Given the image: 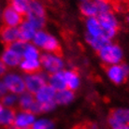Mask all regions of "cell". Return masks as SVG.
I'll list each match as a JSON object with an SVG mask.
<instances>
[{"label":"cell","mask_w":129,"mask_h":129,"mask_svg":"<svg viewBox=\"0 0 129 129\" xmlns=\"http://www.w3.org/2000/svg\"><path fill=\"white\" fill-rule=\"evenodd\" d=\"M86 25H87L88 34L90 36H92V37L103 36V30H102V27L100 25L98 19L94 18V17L88 18Z\"/></svg>","instance_id":"obj_18"},{"label":"cell","mask_w":129,"mask_h":129,"mask_svg":"<svg viewBox=\"0 0 129 129\" xmlns=\"http://www.w3.org/2000/svg\"><path fill=\"white\" fill-rule=\"evenodd\" d=\"M4 84L6 86L7 90H9L14 94H23L25 90V83L24 80L21 78L19 75L10 73L4 78Z\"/></svg>","instance_id":"obj_5"},{"label":"cell","mask_w":129,"mask_h":129,"mask_svg":"<svg viewBox=\"0 0 129 129\" xmlns=\"http://www.w3.org/2000/svg\"><path fill=\"white\" fill-rule=\"evenodd\" d=\"M75 129H88L87 123H83V124H80L75 127Z\"/></svg>","instance_id":"obj_35"},{"label":"cell","mask_w":129,"mask_h":129,"mask_svg":"<svg viewBox=\"0 0 129 129\" xmlns=\"http://www.w3.org/2000/svg\"><path fill=\"white\" fill-rule=\"evenodd\" d=\"M99 57L106 64H116L123 58V52L118 45L110 43L99 51Z\"/></svg>","instance_id":"obj_3"},{"label":"cell","mask_w":129,"mask_h":129,"mask_svg":"<svg viewBox=\"0 0 129 129\" xmlns=\"http://www.w3.org/2000/svg\"><path fill=\"white\" fill-rule=\"evenodd\" d=\"M109 123L111 128L117 124H129V109L113 110L109 117Z\"/></svg>","instance_id":"obj_9"},{"label":"cell","mask_w":129,"mask_h":129,"mask_svg":"<svg viewBox=\"0 0 129 129\" xmlns=\"http://www.w3.org/2000/svg\"><path fill=\"white\" fill-rule=\"evenodd\" d=\"M49 37V34L47 33L43 32V31H39V32H37L34 36V38H33V41L35 43L37 46H39V47H43V45L45 44L46 40L48 39Z\"/></svg>","instance_id":"obj_28"},{"label":"cell","mask_w":129,"mask_h":129,"mask_svg":"<svg viewBox=\"0 0 129 129\" xmlns=\"http://www.w3.org/2000/svg\"><path fill=\"white\" fill-rule=\"evenodd\" d=\"M4 108H3V106H2V104L0 103V112H1V111H2V110H3Z\"/></svg>","instance_id":"obj_37"},{"label":"cell","mask_w":129,"mask_h":129,"mask_svg":"<svg viewBox=\"0 0 129 129\" xmlns=\"http://www.w3.org/2000/svg\"><path fill=\"white\" fill-rule=\"evenodd\" d=\"M56 92L51 85H44L36 93V101L39 103H48L53 101Z\"/></svg>","instance_id":"obj_12"},{"label":"cell","mask_w":129,"mask_h":129,"mask_svg":"<svg viewBox=\"0 0 129 129\" xmlns=\"http://www.w3.org/2000/svg\"><path fill=\"white\" fill-rule=\"evenodd\" d=\"M21 58H22V56L19 53H17L12 49L6 47L3 54L1 56V61L3 62L7 67L14 68L21 63Z\"/></svg>","instance_id":"obj_13"},{"label":"cell","mask_w":129,"mask_h":129,"mask_svg":"<svg viewBox=\"0 0 129 129\" xmlns=\"http://www.w3.org/2000/svg\"><path fill=\"white\" fill-rule=\"evenodd\" d=\"M26 46H27V43L24 41H22V40H17V41L11 43L10 46H8L9 48L12 49L13 51H15L17 53H19L21 56L23 55V52H24V50H25Z\"/></svg>","instance_id":"obj_29"},{"label":"cell","mask_w":129,"mask_h":129,"mask_svg":"<svg viewBox=\"0 0 129 129\" xmlns=\"http://www.w3.org/2000/svg\"><path fill=\"white\" fill-rule=\"evenodd\" d=\"M106 72L114 83L120 84L126 81L129 75V67L126 64H111L108 67Z\"/></svg>","instance_id":"obj_4"},{"label":"cell","mask_w":129,"mask_h":129,"mask_svg":"<svg viewBox=\"0 0 129 129\" xmlns=\"http://www.w3.org/2000/svg\"><path fill=\"white\" fill-rule=\"evenodd\" d=\"M40 62L39 60L24 59L20 63V68L27 74H35L40 70Z\"/></svg>","instance_id":"obj_17"},{"label":"cell","mask_w":129,"mask_h":129,"mask_svg":"<svg viewBox=\"0 0 129 129\" xmlns=\"http://www.w3.org/2000/svg\"><path fill=\"white\" fill-rule=\"evenodd\" d=\"M82 1H87V0H82Z\"/></svg>","instance_id":"obj_38"},{"label":"cell","mask_w":129,"mask_h":129,"mask_svg":"<svg viewBox=\"0 0 129 129\" xmlns=\"http://www.w3.org/2000/svg\"><path fill=\"white\" fill-rule=\"evenodd\" d=\"M24 83L28 93L36 94L39 89L46 85V78L43 74L39 73L28 74L24 78Z\"/></svg>","instance_id":"obj_7"},{"label":"cell","mask_w":129,"mask_h":129,"mask_svg":"<svg viewBox=\"0 0 129 129\" xmlns=\"http://www.w3.org/2000/svg\"><path fill=\"white\" fill-rule=\"evenodd\" d=\"M112 129H129V124H117Z\"/></svg>","instance_id":"obj_33"},{"label":"cell","mask_w":129,"mask_h":129,"mask_svg":"<svg viewBox=\"0 0 129 129\" xmlns=\"http://www.w3.org/2000/svg\"><path fill=\"white\" fill-rule=\"evenodd\" d=\"M0 38L1 41L8 47L11 43L19 40V29L16 27L3 25L0 28Z\"/></svg>","instance_id":"obj_10"},{"label":"cell","mask_w":129,"mask_h":129,"mask_svg":"<svg viewBox=\"0 0 129 129\" xmlns=\"http://www.w3.org/2000/svg\"><path fill=\"white\" fill-rule=\"evenodd\" d=\"M98 21L102 27L103 36L105 38L110 39L116 35L118 30V23L111 11L100 13L98 15Z\"/></svg>","instance_id":"obj_2"},{"label":"cell","mask_w":129,"mask_h":129,"mask_svg":"<svg viewBox=\"0 0 129 129\" xmlns=\"http://www.w3.org/2000/svg\"><path fill=\"white\" fill-rule=\"evenodd\" d=\"M74 98V94L72 93L71 90H64L58 91V93H56L54 97V101L56 104H60V105H67V104L70 103L71 101Z\"/></svg>","instance_id":"obj_23"},{"label":"cell","mask_w":129,"mask_h":129,"mask_svg":"<svg viewBox=\"0 0 129 129\" xmlns=\"http://www.w3.org/2000/svg\"><path fill=\"white\" fill-rule=\"evenodd\" d=\"M80 10L84 16H87L89 18L98 14V10H97V7L94 2V0L93 1L92 0L82 1V3L81 4V7H80Z\"/></svg>","instance_id":"obj_20"},{"label":"cell","mask_w":129,"mask_h":129,"mask_svg":"<svg viewBox=\"0 0 129 129\" xmlns=\"http://www.w3.org/2000/svg\"><path fill=\"white\" fill-rule=\"evenodd\" d=\"M23 57L25 59H30V60H38L39 57V51L34 47L33 45H28L26 46L24 52H23Z\"/></svg>","instance_id":"obj_27"},{"label":"cell","mask_w":129,"mask_h":129,"mask_svg":"<svg viewBox=\"0 0 129 129\" xmlns=\"http://www.w3.org/2000/svg\"><path fill=\"white\" fill-rule=\"evenodd\" d=\"M42 48L48 52H53L54 54L58 55V56H62V49L60 47L59 42L57 41V39L51 35H49L48 39Z\"/></svg>","instance_id":"obj_21"},{"label":"cell","mask_w":129,"mask_h":129,"mask_svg":"<svg viewBox=\"0 0 129 129\" xmlns=\"http://www.w3.org/2000/svg\"><path fill=\"white\" fill-rule=\"evenodd\" d=\"M40 63L46 70L52 74L61 71L62 68H64V62L61 59V56L56 54H43L40 58Z\"/></svg>","instance_id":"obj_6"},{"label":"cell","mask_w":129,"mask_h":129,"mask_svg":"<svg viewBox=\"0 0 129 129\" xmlns=\"http://www.w3.org/2000/svg\"><path fill=\"white\" fill-rule=\"evenodd\" d=\"M64 80H66V83H67V87L69 90H75L79 87L80 85V79L78 76L77 72L73 70L64 71Z\"/></svg>","instance_id":"obj_22"},{"label":"cell","mask_w":129,"mask_h":129,"mask_svg":"<svg viewBox=\"0 0 129 129\" xmlns=\"http://www.w3.org/2000/svg\"><path fill=\"white\" fill-rule=\"evenodd\" d=\"M29 2L30 0H10L9 6L12 8L14 10H16L21 15H24L26 14Z\"/></svg>","instance_id":"obj_25"},{"label":"cell","mask_w":129,"mask_h":129,"mask_svg":"<svg viewBox=\"0 0 129 129\" xmlns=\"http://www.w3.org/2000/svg\"><path fill=\"white\" fill-rule=\"evenodd\" d=\"M114 1L119 4H123V5L127 6L129 8V0H114Z\"/></svg>","instance_id":"obj_34"},{"label":"cell","mask_w":129,"mask_h":129,"mask_svg":"<svg viewBox=\"0 0 129 129\" xmlns=\"http://www.w3.org/2000/svg\"><path fill=\"white\" fill-rule=\"evenodd\" d=\"M35 121L36 118L34 113L22 110L21 112L16 114L13 122V125L20 128H30L33 123H35Z\"/></svg>","instance_id":"obj_11"},{"label":"cell","mask_w":129,"mask_h":129,"mask_svg":"<svg viewBox=\"0 0 129 129\" xmlns=\"http://www.w3.org/2000/svg\"><path fill=\"white\" fill-rule=\"evenodd\" d=\"M17 100H18V98H17L16 94H5L3 97H1V104L4 105L6 108H11L17 102Z\"/></svg>","instance_id":"obj_30"},{"label":"cell","mask_w":129,"mask_h":129,"mask_svg":"<svg viewBox=\"0 0 129 129\" xmlns=\"http://www.w3.org/2000/svg\"><path fill=\"white\" fill-rule=\"evenodd\" d=\"M35 98L34 95L30 93H24L21 95L19 99V107L20 109L23 111H30L31 107L33 106V104L35 103Z\"/></svg>","instance_id":"obj_24"},{"label":"cell","mask_w":129,"mask_h":129,"mask_svg":"<svg viewBox=\"0 0 129 129\" xmlns=\"http://www.w3.org/2000/svg\"><path fill=\"white\" fill-rule=\"evenodd\" d=\"M49 82H50V85L55 91H62L67 88V83H66V80H64V72H61V71L56 72V73H52L50 76Z\"/></svg>","instance_id":"obj_16"},{"label":"cell","mask_w":129,"mask_h":129,"mask_svg":"<svg viewBox=\"0 0 129 129\" xmlns=\"http://www.w3.org/2000/svg\"><path fill=\"white\" fill-rule=\"evenodd\" d=\"M16 116V112L12 108H5L0 112V126L9 128L13 125V122Z\"/></svg>","instance_id":"obj_15"},{"label":"cell","mask_w":129,"mask_h":129,"mask_svg":"<svg viewBox=\"0 0 129 129\" xmlns=\"http://www.w3.org/2000/svg\"><path fill=\"white\" fill-rule=\"evenodd\" d=\"M36 33L37 32L35 26L32 23H30L28 21L23 22L19 28V39L22 41L27 42L34 38Z\"/></svg>","instance_id":"obj_14"},{"label":"cell","mask_w":129,"mask_h":129,"mask_svg":"<svg viewBox=\"0 0 129 129\" xmlns=\"http://www.w3.org/2000/svg\"><path fill=\"white\" fill-rule=\"evenodd\" d=\"M8 129H30V128H20V127H16V126H14V125H11Z\"/></svg>","instance_id":"obj_36"},{"label":"cell","mask_w":129,"mask_h":129,"mask_svg":"<svg viewBox=\"0 0 129 129\" xmlns=\"http://www.w3.org/2000/svg\"><path fill=\"white\" fill-rule=\"evenodd\" d=\"M86 40L88 43L90 44L94 50H96L99 52L100 50H102L104 47L110 44V39L105 38L104 36H100V37H92L89 34L86 37Z\"/></svg>","instance_id":"obj_19"},{"label":"cell","mask_w":129,"mask_h":129,"mask_svg":"<svg viewBox=\"0 0 129 129\" xmlns=\"http://www.w3.org/2000/svg\"><path fill=\"white\" fill-rule=\"evenodd\" d=\"M7 88L5 86V84H4L3 81H0V97H3L7 93Z\"/></svg>","instance_id":"obj_31"},{"label":"cell","mask_w":129,"mask_h":129,"mask_svg":"<svg viewBox=\"0 0 129 129\" xmlns=\"http://www.w3.org/2000/svg\"><path fill=\"white\" fill-rule=\"evenodd\" d=\"M2 20H3L4 25L16 27L23 22V17L14 10L10 6L7 7L2 12Z\"/></svg>","instance_id":"obj_8"},{"label":"cell","mask_w":129,"mask_h":129,"mask_svg":"<svg viewBox=\"0 0 129 129\" xmlns=\"http://www.w3.org/2000/svg\"><path fill=\"white\" fill-rule=\"evenodd\" d=\"M6 71H7V66L0 60V76L5 74Z\"/></svg>","instance_id":"obj_32"},{"label":"cell","mask_w":129,"mask_h":129,"mask_svg":"<svg viewBox=\"0 0 129 129\" xmlns=\"http://www.w3.org/2000/svg\"><path fill=\"white\" fill-rule=\"evenodd\" d=\"M30 129H54V123L48 119H40L35 121Z\"/></svg>","instance_id":"obj_26"},{"label":"cell","mask_w":129,"mask_h":129,"mask_svg":"<svg viewBox=\"0 0 129 129\" xmlns=\"http://www.w3.org/2000/svg\"><path fill=\"white\" fill-rule=\"evenodd\" d=\"M25 15L27 21L35 26L36 29H40L45 24V10L38 0H30Z\"/></svg>","instance_id":"obj_1"}]
</instances>
